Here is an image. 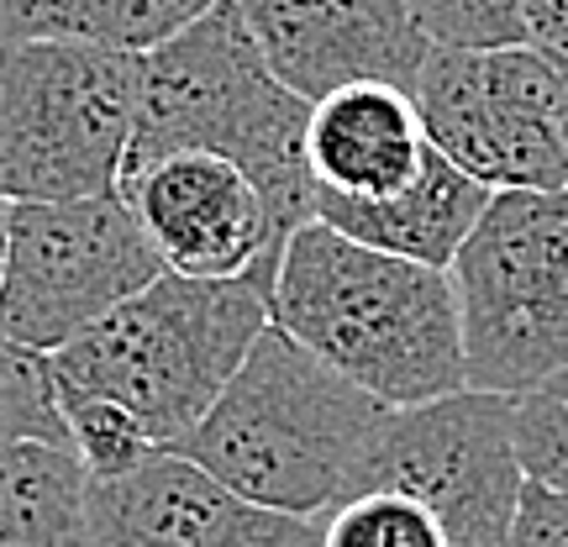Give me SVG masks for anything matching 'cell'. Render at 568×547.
<instances>
[{
    "mask_svg": "<svg viewBox=\"0 0 568 547\" xmlns=\"http://www.w3.org/2000/svg\"><path fill=\"white\" fill-rule=\"evenodd\" d=\"M159 274V247L116 190L80 201H11L0 332L38 353H59Z\"/></svg>",
    "mask_w": 568,
    "mask_h": 547,
    "instance_id": "7",
    "label": "cell"
},
{
    "mask_svg": "<svg viewBox=\"0 0 568 547\" xmlns=\"http://www.w3.org/2000/svg\"><path fill=\"white\" fill-rule=\"evenodd\" d=\"M142 53L80 38L0 42V195L80 201L116 190L138 122Z\"/></svg>",
    "mask_w": 568,
    "mask_h": 547,
    "instance_id": "5",
    "label": "cell"
},
{
    "mask_svg": "<svg viewBox=\"0 0 568 547\" xmlns=\"http://www.w3.org/2000/svg\"><path fill=\"white\" fill-rule=\"evenodd\" d=\"M510 547H568V495L527 479L516 500V527Z\"/></svg>",
    "mask_w": 568,
    "mask_h": 547,
    "instance_id": "22",
    "label": "cell"
},
{
    "mask_svg": "<svg viewBox=\"0 0 568 547\" xmlns=\"http://www.w3.org/2000/svg\"><path fill=\"white\" fill-rule=\"evenodd\" d=\"M516 458L527 479L568 495V401L548 389L516 395Z\"/></svg>",
    "mask_w": 568,
    "mask_h": 547,
    "instance_id": "21",
    "label": "cell"
},
{
    "mask_svg": "<svg viewBox=\"0 0 568 547\" xmlns=\"http://www.w3.org/2000/svg\"><path fill=\"white\" fill-rule=\"evenodd\" d=\"M264 326L268 290L253 274L195 280L163 269L48 358L59 385L122 406L153 447H174L216 406Z\"/></svg>",
    "mask_w": 568,
    "mask_h": 547,
    "instance_id": "4",
    "label": "cell"
},
{
    "mask_svg": "<svg viewBox=\"0 0 568 547\" xmlns=\"http://www.w3.org/2000/svg\"><path fill=\"white\" fill-rule=\"evenodd\" d=\"M216 0H0V42L80 38L148 53Z\"/></svg>",
    "mask_w": 568,
    "mask_h": 547,
    "instance_id": "16",
    "label": "cell"
},
{
    "mask_svg": "<svg viewBox=\"0 0 568 547\" xmlns=\"http://www.w3.org/2000/svg\"><path fill=\"white\" fill-rule=\"evenodd\" d=\"M426 138L416 101L400 84H347L311 105L305 159L316 190L332 195H389L422 169Z\"/></svg>",
    "mask_w": 568,
    "mask_h": 547,
    "instance_id": "14",
    "label": "cell"
},
{
    "mask_svg": "<svg viewBox=\"0 0 568 547\" xmlns=\"http://www.w3.org/2000/svg\"><path fill=\"white\" fill-rule=\"evenodd\" d=\"M564 63L531 42L506 48H426L410 101L426 138L489 190L568 184L558 148Z\"/></svg>",
    "mask_w": 568,
    "mask_h": 547,
    "instance_id": "8",
    "label": "cell"
},
{
    "mask_svg": "<svg viewBox=\"0 0 568 547\" xmlns=\"http://www.w3.org/2000/svg\"><path fill=\"white\" fill-rule=\"evenodd\" d=\"M0 443H69L53 358L0 332Z\"/></svg>",
    "mask_w": 568,
    "mask_h": 547,
    "instance_id": "18",
    "label": "cell"
},
{
    "mask_svg": "<svg viewBox=\"0 0 568 547\" xmlns=\"http://www.w3.org/2000/svg\"><path fill=\"white\" fill-rule=\"evenodd\" d=\"M389 406L268 322L174 453L280 516L322 521L368 485Z\"/></svg>",
    "mask_w": 568,
    "mask_h": 547,
    "instance_id": "2",
    "label": "cell"
},
{
    "mask_svg": "<svg viewBox=\"0 0 568 547\" xmlns=\"http://www.w3.org/2000/svg\"><path fill=\"white\" fill-rule=\"evenodd\" d=\"M237 11L268 69L311 105L347 84L410 90L432 48L406 0H237Z\"/></svg>",
    "mask_w": 568,
    "mask_h": 547,
    "instance_id": "12",
    "label": "cell"
},
{
    "mask_svg": "<svg viewBox=\"0 0 568 547\" xmlns=\"http://www.w3.org/2000/svg\"><path fill=\"white\" fill-rule=\"evenodd\" d=\"M6 216H11V201L0 195V269H6Z\"/></svg>",
    "mask_w": 568,
    "mask_h": 547,
    "instance_id": "26",
    "label": "cell"
},
{
    "mask_svg": "<svg viewBox=\"0 0 568 547\" xmlns=\"http://www.w3.org/2000/svg\"><path fill=\"white\" fill-rule=\"evenodd\" d=\"M558 148H564V174H568V63H564V90H558Z\"/></svg>",
    "mask_w": 568,
    "mask_h": 547,
    "instance_id": "24",
    "label": "cell"
},
{
    "mask_svg": "<svg viewBox=\"0 0 568 547\" xmlns=\"http://www.w3.org/2000/svg\"><path fill=\"white\" fill-rule=\"evenodd\" d=\"M432 48H506L527 42L521 0H406Z\"/></svg>",
    "mask_w": 568,
    "mask_h": 547,
    "instance_id": "20",
    "label": "cell"
},
{
    "mask_svg": "<svg viewBox=\"0 0 568 547\" xmlns=\"http://www.w3.org/2000/svg\"><path fill=\"white\" fill-rule=\"evenodd\" d=\"M316 547H447L437 516L400 489H358L316 521Z\"/></svg>",
    "mask_w": 568,
    "mask_h": 547,
    "instance_id": "17",
    "label": "cell"
},
{
    "mask_svg": "<svg viewBox=\"0 0 568 547\" xmlns=\"http://www.w3.org/2000/svg\"><path fill=\"white\" fill-rule=\"evenodd\" d=\"M447 274L468 389L531 395L568 364V184L495 190Z\"/></svg>",
    "mask_w": 568,
    "mask_h": 547,
    "instance_id": "6",
    "label": "cell"
},
{
    "mask_svg": "<svg viewBox=\"0 0 568 547\" xmlns=\"http://www.w3.org/2000/svg\"><path fill=\"white\" fill-rule=\"evenodd\" d=\"M90 547H316V521L253 506L174 447L90 479Z\"/></svg>",
    "mask_w": 568,
    "mask_h": 547,
    "instance_id": "11",
    "label": "cell"
},
{
    "mask_svg": "<svg viewBox=\"0 0 568 547\" xmlns=\"http://www.w3.org/2000/svg\"><path fill=\"white\" fill-rule=\"evenodd\" d=\"M521 485L516 395L453 389L443 401L389 411L364 489L422 500L447 547H510Z\"/></svg>",
    "mask_w": 568,
    "mask_h": 547,
    "instance_id": "9",
    "label": "cell"
},
{
    "mask_svg": "<svg viewBox=\"0 0 568 547\" xmlns=\"http://www.w3.org/2000/svg\"><path fill=\"white\" fill-rule=\"evenodd\" d=\"M268 322L389 411L468 389L453 274L301 222L280 247Z\"/></svg>",
    "mask_w": 568,
    "mask_h": 547,
    "instance_id": "1",
    "label": "cell"
},
{
    "mask_svg": "<svg viewBox=\"0 0 568 547\" xmlns=\"http://www.w3.org/2000/svg\"><path fill=\"white\" fill-rule=\"evenodd\" d=\"M489 195H495L489 184L464 174V169L432 142L422 169H416L400 190L374 195V201L316 190V195H311V216L326 222L332 232L353 237V243L379 247V253H400L410 264L453 269L458 247L468 243V232L485 216Z\"/></svg>",
    "mask_w": 568,
    "mask_h": 547,
    "instance_id": "13",
    "label": "cell"
},
{
    "mask_svg": "<svg viewBox=\"0 0 568 547\" xmlns=\"http://www.w3.org/2000/svg\"><path fill=\"white\" fill-rule=\"evenodd\" d=\"M305 122L311 101H301L268 69L237 0H216L190 27L142 53L138 122L122 174L163 153H222L264 190L274 222L290 237L301 222H311L316 195Z\"/></svg>",
    "mask_w": 568,
    "mask_h": 547,
    "instance_id": "3",
    "label": "cell"
},
{
    "mask_svg": "<svg viewBox=\"0 0 568 547\" xmlns=\"http://www.w3.org/2000/svg\"><path fill=\"white\" fill-rule=\"evenodd\" d=\"M90 468L69 443H0V547H90Z\"/></svg>",
    "mask_w": 568,
    "mask_h": 547,
    "instance_id": "15",
    "label": "cell"
},
{
    "mask_svg": "<svg viewBox=\"0 0 568 547\" xmlns=\"http://www.w3.org/2000/svg\"><path fill=\"white\" fill-rule=\"evenodd\" d=\"M521 32L537 53L568 63V0H521Z\"/></svg>",
    "mask_w": 568,
    "mask_h": 547,
    "instance_id": "23",
    "label": "cell"
},
{
    "mask_svg": "<svg viewBox=\"0 0 568 547\" xmlns=\"http://www.w3.org/2000/svg\"><path fill=\"white\" fill-rule=\"evenodd\" d=\"M59 385V379H53ZM59 411H63V432H69V447L80 453V464L90 468V479H111V474H126L138 468L153 443L122 406H111L101 395H84L74 385H59Z\"/></svg>",
    "mask_w": 568,
    "mask_h": 547,
    "instance_id": "19",
    "label": "cell"
},
{
    "mask_svg": "<svg viewBox=\"0 0 568 547\" xmlns=\"http://www.w3.org/2000/svg\"><path fill=\"white\" fill-rule=\"evenodd\" d=\"M542 389H548V395H558V401H568V364L558 368V374H552V379H548Z\"/></svg>",
    "mask_w": 568,
    "mask_h": 547,
    "instance_id": "25",
    "label": "cell"
},
{
    "mask_svg": "<svg viewBox=\"0 0 568 547\" xmlns=\"http://www.w3.org/2000/svg\"><path fill=\"white\" fill-rule=\"evenodd\" d=\"M116 195L132 205L163 269L195 280H253L274 284L284 232L264 190L222 153H163L122 174Z\"/></svg>",
    "mask_w": 568,
    "mask_h": 547,
    "instance_id": "10",
    "label": "cell"
}]
</instances>
